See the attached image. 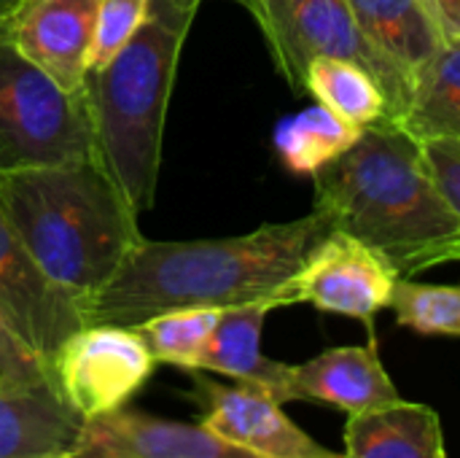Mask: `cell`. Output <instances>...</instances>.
Segmentation results:
<instances>
[{
  "label": "cell",
  "instance_id": "484cf974",
  "mask_svg": "<svg viewBox=\"0 0 460 458\" xmlns=\"http://www.w3.org/2000/svg\"><path fill=\"white\" fill-rule=\"evenodd\" d=\"M439 24L445 40L447 38H460V0H423Z\"/></svg>",
  "mask_w": 460,
  "mask_h": 458
},
{
  "label": "cell",
  "instance_id": "44dd1931",
  "mask_svg": "<svg viewBox=\"0 0 460 458\" xmlns=\"http://www.w3.org/2000/svg\"><path fill=\"white\" fill-rule=\"evenodd\" d=\"M221 319V310L213 308H186L170 310L146 319L143 324L132 327L146 348L151 351L156 364H172L186 373L199 367L202 351Z\"/></svg>",
  "mask_w": 460,
  "mask_h": 458
},
{
  "label": "cell",
  "instance_id": "d4e9b609",
  "mask_svg": "<svg viewBox=\"0 0 460 458\" xmlns=\"http://www.w3.org/2000/svg\"><path fill=\"white\" fill-rule=\"evenodd\" d=\"M0 378L19 381V383H49V386H54L51 367L32 348H27L3 319H0Z\"/></svg>",
  "mask_w": 460,
  "mask_h": 458
},
{
  "label": "cell",
  "instance_id": "3957f363",
  "mask_svg": "<svg viewBox=\"0 0 460 458\" xmlns=\"http://www.w3.org/2000/svg\"><path fill=\"white\" fill-rule=\"evenodd\" d=\"M0 211L81 310L143 240L137 213L94 159L0 175Z\"/></svg>",
  "mask_w": 460,
  "mask_h": 458
},
{
  "label": "cell",
  "instance_id": "7c38bea8",
  "mask_svg": "<svg viewBox=\"0 0 460 458\" xmlns=\"http://www.w3.org/2000/svg\"><path fill=\"white\" fill-rule=\"evenodd\" d=\"M100 0H27L11 19L13 46L65 92L81 94L92 70Z\"/></svg>",
  "mask_w": 460,
  "mask_h": 458
},
{
  "label": "cell",
  "instance_id": "cb8c5ba5",
  "mask_svg": "<svg viewBox=\"0 0 460 458\" xmlns=\"http://www.w3.org/2000/svg\"><path fill=\"white\" fill-rule=\"evenodd\" d=\"M420 157H423L439 194L445 197L447 208L453 211L460 229V138H442V140L420 143ZM456 262H460V235Z\"/></svg>",
  "mask_w": 460,
  "mask_h": 458
},
{
  "label": "cell",
  "instance_id": "9a60e30c",
  "mask_svg": "<svg viewBox=\"0 0 460 458\" xmlns=\"http://www.w3.org/2000/svg\"><path fill=\"white\" fill-rule=\"evenodd\" d=\"M272 310V302H251L221 310L197 370L259 389L280 405L291 402V364L261 354V329Z\"/></svg>",
  "mask_w": 460,
  "mask_h": 458
},
{
  "label": "cell",
  "instance_id": "5bb4252c",
  "mask_svg": "<svg viewBox=\"0 0 460 458\" xmlns=\"http://www.w3.org/2000/svg\"><path fill=\"white\" fill-rule=\"evenodd\" d=\"M81 427L54 386L0 378V458H70Z\"/></svg>",
  "mask_w": 460,
  "mask_h": 458
},
{
  "label": "cell",
  "instance_id": "ba28073f",
  "mask_svg": "<svg viewBox=\"0 0 460 458\" xmlns=\"http://www.w3.org/2000/svg\"><path fill=\"white\" fill-rule=\"evenodd\" d=\"M399 278L402 275L383 254L348 232L332 229L286 286L283 300L286 308L305 302L321 313L358 319L367 324L369 337H375V316L391 305Z\"/></svg>",
  "mask_w": 460,
  "mask_h": 458
},
{
  "label": "cell",
  "instance_id": "9c48e42d",
  "mask_svg": "<svg viewBox=\"0 0 460 458\" xmlns=\"http://www.w3.org/2000/svg\"><path fill=\"white\" fill-rule=\"evenodd\" d=\"M0 319L49 367L84 324L81 302L51 281L0 211Z\"/></svg>",
  "mask_w": 460,
  "mask_h": 458
},
{
  "label": "cell",
  "instance_id": "7a4b0ae2",
  "mask_svg": "<svg viewBox=\"0 0 460 458\" xmlns=\"http://www.w3.org/2000/svg\"><path fill=\"white\" fill-rule=\"evenodd\" d=\"M313 208L334 229L383 254L402 278L456 262L458 221L420 157V143L394 121L364 127L356 146L313 175Z\"/></svg>",
  "mask_w": 460,
  "mask_h": 458
},
{
  "label": "cell",
  "instance_id": "277c9868",
  "mask_svg": "<svg viewBox=\"0 0 460 458\" xmlns=\"http://www.w3.org/2000/svg\"><path fill=\"white\" fill-rule=\"evenodd\" d=\"M199 5L202 0H151L129 43L105 67L86 76L92 159L137 216L154 205L167 105Z\"/></svg>",
  "mask_w": 460,
  "mask_h": 458
},
{
  "label": "cell",
  "instance_id": "8fae6325",
  "mask_svg": "<svg viewBox=\"0 0 460 458\" xmlns=\"http://www.w3.org/2000/svg\"><path fill=\"white\" fill-rule=\"evenodd\" d=\"M70 458H264L205 427L132 410L84 421Z\"/></svg>",
  "mask_w": 460,
  "mask_h": 458
},
{
  "label": "cell",
  "instance_id": "603a6c76",
  "mask_svg": "<svg viewBox=\"0 0 460 458\" xmlns=\"http://www.w3.org/2000/svg\"><path fill=\"white\" fill-rule=\"evenodd\" d=\"M151 0H100L92 70L105 67L143 27Z\"/></svg>",
  "mask_w": 460,
  "mask_h": 458
},
{
  "label": "cell",
  "instance_id": "4316f807",
  "mask_svg": "<svg viewBox=\"0 0 460 458\" xmlns=\"http://www.w3.org/2000/svg\"><path fill=\"white\" fill-rule=\"evenodd\" d=\"M27 0H0V24H5Z\"/></svg>",
  "mask_w": 460,
  "mask_h": 458
},
{
  "label": "cell",
  "instance_id": "6da1fadb",
  "mask_svg": "<svg viewBox=\"0 0 460 458\" xmlns=\"http://www.w3.org/2000/svg\"><path fill=\"white\" fill-rule=\"evenodd\" d=\"M332 229V219L313 208L302 219L264 224L234 238H143L119 273L84 302V324L137 327L170 310H226L251 302L286 308V286Z\"/></svg>",
  "mask_w": 460,
  "mask_h": 458
},
{
  "label": "cell",
  "instance_id": "8992f818",
  "mask_svg": "<svg viewBox=\"0 0 460 458\" xmlns=\"http://www.w3.org/2000/svg\"><path fill=\"white\" fill-rule=\"evenodd\" d=\"M259 24L278 73L294 94H305V76L315 57L348 59L364 67L388 100L396 121L412 97V81L385 59L361 32L348 0H237Z\"/></svg>",
  "mask_w": 460,
  "mask_h": 458
},
{
  "label": "cell",
  "instance_id": "ffe728a7",
  "mask_svg": "<svg viewBox=\"0 0 460 458\" xmlns=\"http://www.w3.org/2000/svg\"><path fill=\"white\" fill-rule=\"evenodd\" d=\"M305 92L348 124L369 127L377 121H391L388 100L377 81L348 59L315 57L305 76Z\"/></svg>",
  "mask_w": 460,
  "mask_h": 458
},
{
  "label": "cell",
  "instance_id": "e0dca14e",
  "mask_svg": "<svg viewBox=\"0 0 460 458\" xmlns=\"http://www.w3.org/2000/svg\"><path fill=\"white\" fill-rule=\"evenodd\" d=\"M367 40L415 86L418 73L442 49L445 35L423 0H348Z\"/></svg>",
  "mask_w": 460,
  "mask_h": 458
},
{
  "label": "cell",
  "instance_id": "83f0119b",
  "mask_svg": "<svg viewBox=\"0 0 460 458\" xmlns=\"http://www.w3.org/2000/svg\"><path fill=\"white\" fill-rule=\"evenodd\" d=\"M202 3H205V0H202Z\"/></svg>",
  "mask_w": 460,
  "mask_h": 458
},
{
  "label": "cell",
  "instance_id": "2e32d148",
  "mask_svg": "<svg viewBox=\"0 0 460 458\" xmlns=\"http://www.w3.org/2000/svg\"><path fill=\"white\" fill-rule=\"evenodd\" d=\"M342 458H447L445 429L437 410L399 400L348 416Z\"/></svg>",
  "mask_w": 460,
  "mask_h": 458
},
{
  "label": "cell",
  "instance_id": "5b68a950",
  "mask_svg": "<svg viewBox=\"0 0 460 458\" xmlns=\"http://www.w3.org/2000/svg\"><path fill=\"white\" fill-rule=\"evenodd\" d=\"M86 94L65 92L35 67L0 24V175L92 159Z\"/></svg>",
  "mask_w": 460,
  "mask_h": 458
},
{
  "label": "cell",
  "instance_id": "52a82bcc",
  "mask_svg": "<svg viewBox=\"0 0 460 458\" xmlns=\"http://www.w3.org/2000/svg\"><path fill=\"white\" fill-rule=\"evenodd\" d=\"M156 362L132 327L86 324L51 359L62 402L84 421L127 408L151 381Z\"/></svg>",
  "mask_w": 460,
  "mask_h": 458
},
{
  "label": "cell",
  "instance_id": "7402d4cb",
  "mask_svg": "<svg viewBox=\"0 0 460 458\" xmlns=\"http://www.w3.org/2000/svg\"><path fill=\"white\" fill-rule=\"evenodd\" d=\"M396 324L429 337H460V286L399 278L391 294Z\"/></svg>",
  "mask_w": 460,
  "mask_h": 458
},
{
  "label": "cell",
  "instance_id": "d6986e66",
  "mask_svg": "<svg viewBox=\"0 0 460 458\" xmlns=\"http://www.w3.org/2000/svg\"><path fill=\"white\" fill-rule=\"evenodd\" d=\"M364 127L348 124L326 105L315 103L275 130V148L294 175H318L326 165L356 146Z\"/></svg>",
  "mask_w": 460,
  "mask_h": 458
},
{
  "label": "cell",
  "instance_id": "ac0fdd59",
  "mask_svg": "<svg viewBox=\"0 0 460 458\" xmlns=\"http://www.w3.org/2000/svg\"><path fill=\"white\" fill-rule=\"evenodd\" d=\"M394 124L418 143L460 138V38H447L418 73L410 105Z\"/></svg>",
  "mask_w": 460,
  "mask_h": 458
},
{
  "label": "cell",
  "instance_id": "30bf717a",
  "mask_svg": "<svg viewBox=\"0 0 460 458\" xmlns=\"http://www.w3.org/2000/svg\"><path fill=\"white\" fill-rule=\"evenodd\" d=\"M186 397L199 410V421L221 437L264 458H342L305 435L270 394L234 383H218L202 370H191Z\"/></svg>",
  "mask_w": 460,
  "mask_h": 458
},
{
  "label": "cell",
  "instance_id": "4fadbf2b",
  "mask_svg": "<svg viewBox=\"0 0 460 458\" xmlns=\"http://www.w3.org/2000/svg\"><path fill=\"white\" fill-rule=\"evenodd\" d=\"M399 400L380 362L377 337H369L367 346L329 348L305 364H291V402H318L353 416Z\"/></svg>",
  "mask_w": 460,
  "mask_h": 458
}]
</instances>
